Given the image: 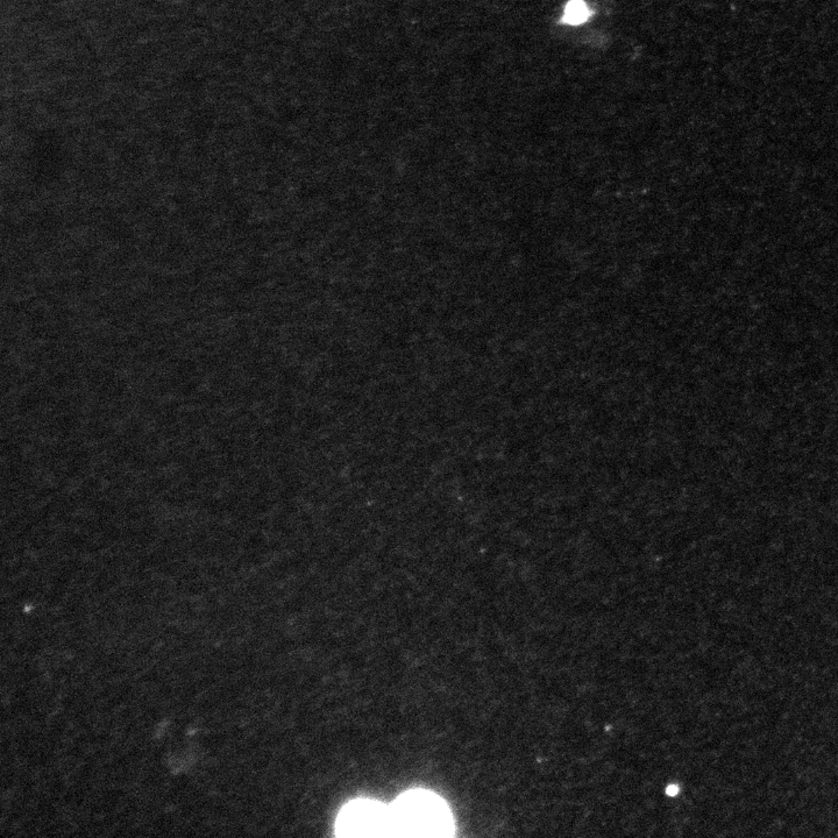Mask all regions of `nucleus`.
I'll return each mask as SVG.
<instances>
[{
	"instance_id": "obj_3",
	"label": "nucleus",
	"mask_w": 838,
	"mask_h": 838,
	"mask_svg": "<svg viewBox=\"0 0 838 838\" xmlns=\"http://www.w3.org/2000/svg\"><path fill=\"white\" fill-rule=\"evenodd\" d=\"M70 165V156L55 133L37 136L28 156L30 175L39 186H54L61 181Z\"/></svg>"
},
{
	"instance_id": "obj_6",
	"label": "nucleus",
	"mask_w": 838,
	"mask_h": 838,
	"mask_svg": "<svg viewBox=\"0 0 838 838\" xmlns=\"http://www.w3.org/2000/svg\"><path fill=\"white\" fill-rule=\"evenodd\" d=\"M129 233V227L126 224H122V220L112 219L106 223V234L111 239L122 238V240H125Z\"/></svg>"
},
{
	"instance_id": "obj_1",
	"label": "nucleus",
	"mask_w": 838,
	"mask_h": 838,
	"mask_svg": "<svg viewBox=\"0 0 838 838\" xmlns=\"http://www.w3.org/2000/svg\"><path fill=\"white\" fill-rule=\"evenodd\" d=\"M392 837H449L453 818L447 804L426 791L406 792L389 806Z\"/></svg>"
},
{
	"instance_id": "obj_5",
	"label": "nucleus",
	"mask_w": 838,
	"mask_h": 838,
	"mask_svg": "<svg viewBox=\"0 0 838 838\" xmlns=\"http://www.w3.org/2000/svg\"><path fill=\"white\" fill-rule=\"evenodd\" d=\"M589 18L588 6L582 0H571L565 8L562 22L568 25H580Z\"/></svg>"
},
{
	"instance_id": "obj_7",
	"label": "nucleus",
	"mask_w": 838,
	"mask_h": 838,
	"mask_svg": "<svg viewBox=\"0 0 838 838\" xmlns=\"http://www.w3.org/2000/svg\"><path fill=\"white\" fill-rule=\"evenodd\" d=\"M678 792H679V788H678V786H676V785H671V786L667 788V794L672 795V797L673 795H676Z\"/></svg>"
},
{
	"instance_id": "obj_2",
	"label": "nucleus",
	"mask_w": 838,
	"mask_h": 838,
	"mask_svg": "<svg viewBox=\"0 0 838 838\" xmlns=\"http://www.w3.org/2000/svg\"><path fill=\"white\" fill-rule=\"evenodd\" d=\"M335 832L339 837H392L390 809L370 800L351 802L340 811Z\"/></svg>"
},
{
	"instance_id": "obj_4",
	"label": "nucleus",
	"mask_w": 838,
	"mask_h": 838,
	"mask_svg": "<svg viewBox=\"0 0 838 838\" xmlns=\"http://www.w3.org/2000/svg\"><path fill=\"white\" fill-rule=\"evenodd\" d=\"M34 228L37 237L42 240L51 241L61 231V217L54 209H51V207L40 210L35 216Z\"/></svg>"
}]
</instances>
